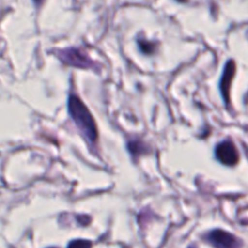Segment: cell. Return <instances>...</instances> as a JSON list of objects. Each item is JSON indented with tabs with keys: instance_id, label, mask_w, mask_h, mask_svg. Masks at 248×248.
<instances>
[{
	"instance_id": "7",
	"label": "cell",
	"mask_w": 248,
	"mask_h": 248,
	"mask_svg": "<svg viewBox=\"0 0 248 248\" xmlns=\"http://www.w3.org/2000/svg\"><path fill=\"white\" fill-rule=\"evenodd\" d=\"M138 45H140V51L145 55H152L155 51V45L152 41H148L147 39H138Z\"/></svg>"
},
{
	"instance_id": "9",
	"label": "cell",
	"mask_w": 248,
	"mask_h": 248,
	"mask_svg": "<svg viewBox=\"0 0 248 248\" xmlns=\"http://www.w3.org/2000/svg\"><path fill=\"white\" fill-rule=\"evenodd\" d=\"M34 1V4L36 5V6H39V5H41V2L44 1V0H33Z\"/></svg>"
},
{
	"instance_id": "4",
	"label": "cell",
	"mask_w": 248,
	"mask_h": 248,
	"mask_svg": "<svg viewBox=\"0 0 248 248\" xmlns=\"http://www.w3.org/2000/svg\"><path fill=\"white\" fill-rule=\"evenodd\" d=\"M216 157L220 164L225 166H235L239 162V152L235 147L234 142L230 140H225L218 143L216 147Z\"/></svg>"
},
{
	"instance_id": "2",
	"label": "cell",
	"mask_w": 248,
	"mask_h": 248,
	"mask_svg": "<svg viewBox=\"0 0 248 248\" xmlns=\"http://www.w3.org/2000/svg\"><path fill=\"white\" fill-rule=\"evenodd\" d=\"M56 56L63 64L69 65V67L93 70V72L99 70L98 63L92 61L90 56L79 47H68L58 50L56 52Z\"/></svg>"
},
{
	"instance_id": "10",
	"label": "cell",
	"mask_w": 248,
	"mask_h": 248,
	"mask_svg": "<svg viewBox=\"0 0 248 248\" xmlns=\"http://www.w3.org/2000/svg\"><path fill=\"white\" fill-rule=\"evenodd\" d=\"M177 1H179V2H186V1H188V0H177Z\"/></svg>"
},
{
	"instance_id": "8",
	"label": "cell",
	"mask_w": 248,
	"mask_h": 248,
	"mask_svg": "<svg viewBox=\"0 0 248 248\" xmlns=\"http://www.w3.org/2000/svg\"><path fill=\"white\" fill-rule=\"evenodd\" d=\"M67 248H92V242L89 241V240H73V241L69 242Z\"/></svg>"
},
{
	"instance_id": "5",
	"label": "cell",
	"mask_w": 248,
	"mask_h": 248,
	"mask_svg": "<svg viewBox=\"0 0 248 248\" xmlns=\"http://www.w3.org/2000/svg\"><path fill=\"white\" fill-rule=\"evenodd\" d=\"M235 73H236V64L232 60L228 61L225 63L222 78L219 80L220 93H222V97L227 106H229L230 103V89H232V82L234 80Z\"/></svg>"
},
{
	"instance_id": "11",
	"label": "cell",
	"mask_w": 248,
	"mask_h": 248,
	"mask_svg": "<svg viewBox=\"0 0 248 248\" xmlns=\"http://www.w3.org/2000/svg\"><path fill=\"white\" fill-rule=\"evenodd\" d=\"M50 248H56V247H50Z\"/></svg>"
},
{
	"instance_id": "6",
	"label": "cell",
	"mask_w": 248,
	"mask_h": 248,
	"mask_svg": "<svg viewBox=\"0 0 248 248\" xmlns=\"http://www.w3.org/2000/svg\"><path fill=\"white\" fill-rule=\"evenodd\" d=\"M127 150L130 152L131 156L135 160H137L140 156L147 155L150 153V148L144 140L140 138H132L127 142Z\"/></svg>"
},
{
	"instance_id": "1",
	"label": "cell",
	"mask_w": 248,
	"mask_h": 248,
	"mask_svg": "<svg viewBox=\"0 0 248 248\" xmlns=\"http://www.w3.org/2000/svg\"><path fill=\"white\" fill-rule=\"evenodd\" d=\"M68 113L74 121L75 126L80 131L85 140L89 143V148L96 154L98 147V128L97 124L84 102L78 94L72 93L68 98Z\"/></svg>"
},
{
	"instance_id": "3",
	"label": "cell",
	"mask_w": 248,
	"mask_h": 248,
	"mask_svg": "<svg viewBox=\"0 0 248 248\" xmlns=\"http://www.w3.org/2000/svg\"><path fill=\"white\" fill-rule=\"evenodd\" d=\"M205 241L215 248H241L242 241L223 229H213L203 236Z\"/></svg>"
}]
</instances>
